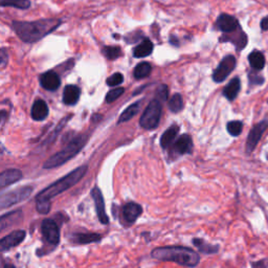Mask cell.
Here are the masks:
<instances>
[{"label": "cell", "instance_id": "obj_1", "mask_svg": "<svg viewBox=\"0 0 268 268\" xmlns=\"http://www.w3.org/2000/svg\"><path fill=\"white\" fill-rule=\"evenodd\" d=\"M61 24V19L46 18L36 21H13L11 28L24 43H36L56 31Z\"/></svg>", "mask_w": 268, "mask_h": 268}, {"label": "cell", "instance_id": "obj_2", "mask_svg": "<svg viewBox=\"0 0 268 268\" xmlns=\"http://www.w3.org/2000/svg\"><path fill=\"white\" fill-rule=\"evenodd\" d=\"M151 257L159 261L175 262L186 267H195L200 262V256L192 248L185 246H163L152 250Z\"/></svg>", "mask_w": 268, "mask_h": 268}, {"label": "cell", "instance_id": "obj_3", "mask_svg": "<svg viewBox=\"0 0 268 268\" xmlns=\"http://www.w3.org/2000/svg\"><path fill=\"white\" fill-rule=\"evenodd\" d=\"M87 170H88L87 166H81L77 168L76 170L72 171L70 174H67V175L58 179L57 181L48 185L46 189L40 192L36 196V200H50L53 197L62 194L63 192L71 189L72 186L80 182V180L86 175Z\"/></svg>", "mask_w": 268, "mask_h": 268}, {"label": "cell", "instance_id": "obj_4", "mask_svg": "<svg viewBox=\"0 0 268 268\" xmlns=\"http://www.w3.org/2000/svg\"><path fill=\"white\" fill-rule=\"evenodd\" d=\"M88 141V137L85 134H80V136L74 138L65 148H63L61 151L57 152L50 156L43 165L44 169H53L64 165L65 163L69 162L72 158H74L80 151H81L84 146L86 145Z\"/></svg>", "mask_w": 268, "mask_h": 268}, {"label": "cell", "instance_id": "obj_5", "mask_svg": "<svg viewBox=\"0 0 268 268\" xmlns=\"http://www.w3.org/2000/svg\"><path fill=\"white\" fill-rule=\"evenodd\" d=\"M163 113V102L155 98L152 100L149 105L147 106L141 119L140 124L146 130H154L158 127L160 117Z\"/></svg>", "mask_w": 268, "mask_h": 268}, {"label": "cell", "instance_id": "obj_6", "mask_svg": "<svg viewBox=\"0 0 268 268\" xmlns=\"http://www.w3.org/2000/svg\"><path fill=\"white\" fill-rule=\"evenodd\" d=\"M32 192H33V187L30 185L21 186L19 189L8 192L2 196V199H0V206H2V209H7L14 205H17L21 203V201L28 199L32 194Z\"/></svg>", "mask_w": 268, "mask_h": 268}, {"label": "cell", "instance_id": "obj_7", "mask_svg": "<svg viewBox=\"0 0 268 268\" xmlns=\"http://www.w3.org/2000/svg\"><path fill=\"white\" fill-rule=\"evenodd\" d=\"M236 65H237V60L235 56L233 55L225 56L218 64L217 69L213 73L214 82L222 83L224 80L234 72Z\"/></svg>", "mask_w": 268, "mask_h": 268}, {"label": "cell", "instance_id": "obj_8", "mask_svg": "<svg viewBox=\"0 0 268 268\" xmlns=\"http://www.w3.org/2000/svg\"><path fill=\"white\" fill-rule=\"evenodd\" d=\"M268 128V120H262V122L258 123L257 125H254L247 136L246 144H245V152L246 154H251L254 149L257 148L258 144L260 143L263 134Z\"/></svg>", "mask_w": 268, "mask_h": 268}, {"label": "cell", "instance_id": "obj_9", "mask_svg": "<svg viewBox=\"0 0 268 268\" xmlns=\"http://www.w3.org/2000/svg\"><path fill=\"white\" fill-rule=\"evenodd\" d=\"M41 232L44 239L51 245L60 243V230L58 224L52 219H44L41 224Z\"/></svg>", "mask_w": 268, "mask_h": 268}, {"label": "cell", "instance_id": "obj_10", "mask_svg": "<svg viewBox=\"0 0 268 268\" xmlns=\"http://www.w3.org/2000/svg\"><path fill=\"white\" fill-rule=\"evenodd\" d=\"M247 36L246 34L242 31V29L239 28L237 31L230 33V34H223L219 41L221 43L223 42H231L235 45L237 51H241L246 45H247Z\"/></svg>", "mask_w": 268, "mask_h": 268}, {"label": "cell", "instance_id": "obj_11", "mask_svg": "<svg viewBox=\"0 0 268 268\" xmlns=\"http://www.w3.org/2000/svg\"><path fill=\"white\" fill-rule=\"evenodd\" d=\"M216 29L223 34H230L241 28L236 17L229 14H221L216 20Z\"/></svg>", "mask_w": 268, "mask_h": 268}, {"label": "cell", "instance_id": "obj_12", "mask_svg": "<svg viewBox=\"0 0 268 268\" xmlns=\"http://www.w3.org/2000/svg\"><path fill=\"white\" fill-rule=\"evenodd\" d=\"M26 233L25 231L22 230L12 232L8 236L4 237L2 241H0V249H2V251H7L18 246L20 243L23 242Z\"/></svg>", "mask_w": 268, "mask_h": 268}, {"label": "cell", "instance_id": "obj_13", "mask_svg": "<svg viewBox=\"0 0 268 268\" xmlns=\"http://www.w3.org/2000/svg\"><path fill=\"white\" fill-rule=\"evenodd\" d=\"M91 197L95 201L96 205V211L98 214V218L102 224H108L109 223V217L107 216L106 210H105V201L103 194L98 186L93 187L91 190Z\"/></svg>", "mask_w": 268, "mask_h": 268}, {"label": "cell", "instance_id": "obj_14", "mask_svg": "<svg viewBox=\"0 0 268 268\" xmlns=\"http://www.w3.org/2000/svg\"><path fill=\"white\" fill-rule=\"evenodd\" d=\"M40 85L45 90L56 91L61 85L60 76L53 71H48L40 76Z\"/></svg>", "mask_w": 268, "mask_h": 268}, {"label": "cell", "instance_id": "obj_15", "mask_svg": "<svg viewBox=\"0 0 268 268\" xmlns=\"http://www.w3.org/2000/svg\"><path fill=\"white\" fill-rule=\"evenodd\" d=\"M143 208L136 203H128L123 207L122 214L125 221L128 224H133L138 220V218L142 215Z\"/></svg>", "mask_w": 268, "mask_h": 268}, {"label": "cell", "instance_id": "obj_16", "mask_svg": "<svg viewBox=\"0 0 268 268\" xmlns=\"http://www.w3.org/2000/svg\"><path fill=\"white\" fill-rule=\"evenodd\" d=\"M174 152L179 155L191 154L193 152V141L189 134H182L178 138L174 144Z\"/></svg>", "mask_w": 268, "mask_h": 268}, {"label": "cell", "instance_id": "obj_17", "mask_svg": "<svg viewBox=\"0 0 268 268\" xmlns=\"http://www.w3.org/2000/svg\"><path fill=\"white\" fill-rule=\"evenodd\" d=\"M23 177L22 172L18 169H9L2 173L0 175V187L5 189V187L14 184L19 181Z\"/></svg>", "mask_w": 268, "mask_h": 268}, {"label": "cell", "instance_id": "obj_18", "mask_svg": "<svg viewBox=\"0 0 268 268\" xmlns=\"http://www.w3.org/2000/svg\"><path fill=\"white\" fill-rule=\"evenodd\" d=\"M49 110H48V106L45 101L43 100H37L33 106H32V110H31V115L33 119L37 120V122H41V120H44L48 116Z\"/></svg>", "mask_w": 268, "mask_h": 268}, {"label": "cell", "instance_id": "obj_19", "mask_svg": "<svg viewBox=\"0 0 268 268\" xmlns=\"http://www.w3.org/2000/svg\"><path fill=\"white\" fill-rule=\"evenodd\" d=\"M154 45L151 40L147 37H144V39L141 40V43L137 45L133 49V56L136 58H146L150 56L153 52Z\"/></svg>", "mask_w": 268, "mask_h": 268}, {"label": "cell", "instance_id": "obj_20", "mask_svg": "<svg viewBox=\"0 0 268 268\" xmlns=\"http://www.w3.org/2000/svg\"><path fill=\"white\" fill-rule=\"evenodd\" d=\"M81 96V89L77 85H67L63 91V103L65 105H76Z\"/></svg>", "mask_w": 268, "mask_h": 268}, {"label": "cell", "instance_id": "obj_21", "mask_svg": "<svg viewBox=\"0 0 268 268\" xmlns=\"http://www.w3.org/2000/svg\"><path fill=\"white\" fill-rule=\"evenodd\" d=\"M241 89V81L239 78H234L233 80H231V82L227 84L223 91H222V95L224 98H226L229 101H234L240 92Z\"/></svg>", "mask_w": 268, "mask_h": 268}, {"label": "cell", "instance_id": "obj_22", "mask_svg": "<svg viewBox=\"0 0 268 268\" xmlns=\"http://www.w3.org/2000/svg\"><path fill=\"white\" fill-rule=\"evenodd\" d=\"M178 132H179L178 125H172L164 132L162 138H160V146H162L163 149L166 150L170 148V146L173 144L174 141H175Z\"/></svg>", "mask_w": 268, "mask_h": 268}, {"label": "cell", "instance_id": "obj_23", "mask_svg": "<svg viewBox=\"0 0 268 268\" xmlns=\"http://www.w3.org/2000/svg\"><path fill=\"white\" fill-rule=\"evenodd\" d=\"M21 218H22L21 211H14L7 214V215H3L2 218H0V230L5 231L6 229H8V227L16 223H19Z\"/></svg>", "mask_w": 268, "mask_h": 268}, {"label": "cell", "instance_id": "obj_24", "mask_svg": "<svg viewBox=\"0 0 268 268\" xmlns=\"http://www.w3.org/2000/svg\"><path fill=\"white\" fill-rule=\"evenodd\" d=\"M73 239L78 244H88L93 242H99L102 240V236L95 233H79L73 236Z\"/></svg>", "mask_w": 268, "mask_h": 268}, {"label": "cell", "instance_id": "obj_25", "mask_svg": "<svg viewBox=\"0 0 268 268\" xmlns=\"http://www.w3.org/2000/svg\"><path fill=\"white\" fill-rule=\"evenodd\" d=\"M248 62L253 71H262L265 65V57L259 50H252L248 55Z\"/></svg>", "mask_w": 268, "mask_h": 268}, {"label": "cell", "instance_id": "obj_26", "mask_svg": "<svg viewBox=\"0 0 268 268\" xmlns=\"http://www.w3.org/2000/svg\"><path fill=\"white\" fill-rule=\"evenodd\" d=\"M140 109H141V101L130 105L129 107H127V108L123 111V113L120 114V116H119V118L117 120V124H122V123L128 122V120H130L132 117H134L139 113Z\"/></svg>", "mask_w": 268, "mask_h": 268}, {"label": "cell", "instance_id": "obj_27", "mask_svg": "<svg viewBox=\"0 0 268 268\" xmlns=\"http://www.w3.org/2000/svg\"><path fill=\"white\" fill-rule=\"evenodd\" d=\"M193 244L199 249V251H201L203 253L206 254H214V253H217L219 251V246L218 245H212L204 239H199L196 238L193 240Z\"/></svg>", "mask_w": 268, "mask_h": 268}, {"label": "cell", "instance_id": "obj_28", "mask_svg": "<svg viewBox=\"0 0 268 268\" xmlns=\"http://www.w3.org/2000/svg\"><path fill=\"white\" fill-rule=\"evenodd\" d=\"M152 72V66L149 62H141L134 69L133 76L137 80H142L148 77Z\"/></svg>", "mask_w": 268, "mask_h": 268}, {"label": "cell", "instance_id": "obj_29", "mask_svg": "<svg viewBox=\"0 0 268 268\" xmlns=\"http://www.w3.org/2000/svg\"><path fill=\"white\" fill-rule=\"evenodd\" d=\"M30 0H0V6L2 8L12 7L19 10H26L31 7Z\"/></svg>", "mask_w": 268, "mask_h": 268}, {"label": "cell", "instance_id": "obj_30", "mask_svg": "<svg viewBox=\"0 0 268 268\" xmlns=\"http://www.w3.org/2000/svg\"><path fill=\"white\" fill-rule=\"evenodd\" d=\"M169 106V109L174 112V113H178L183 109V99L181 97V95L179 93H175L170 100L168 103Z\"/></svg>", "mask_w": 268, "mask_h": 268}, {"label": "cell", "instance_id": "obj_31", "mask_svg": "<svg viewBox=\"0 0 268 268\" xmlns=\"http://www.w3.org/2000/svg\"><path fill=\"white\" fill-rule=\"evenodd\" d=\"M103 55L108 60H115L122 56V48L120 46H104L102 48Z\"/></svg>", "mask_w": 268, "mask_h": 268}, {"label": "cell", "instance_id": "obj_32", "mask_svg": "<svg viewBox=\"0 0 268 268\" xmlns=\"http://www.w3.org/2000/svg\"><path fill=\"white\" fill-rule=\"evenodd\" d=\"M226 130L232 137H239L240 134L242 133L243 123L241 122V120H231V122H229L226 125Z\"/></svg>", "mask_w": 268, "mask_h": 268}, {"label": "cell", "instance_id": "obj_33", "mask_svg": "<svg viewBox=\"0 0 268 268\" xmlns=\"http://www.w3.org/2000/svg\"><path fill=\"white\" fill-rule=\"evenodd\" d=\"M72 116L73 115H69V116H65L64 118H62L61 120H60V123L58 124V126H57V128L55 129V131H53L51 134H50V136L48 137V139L46 140V142H45V144H48V143H52L53 141H55L56 140V138H57V134L63 129V127L67 124V122H69V120L72 118Z\"/></svg>", "mask_w": 268, "mask_h": 268}, {"label": "cell", "instance_id": "obj_34", "mask_svg": "<svg viewBox=\"0 0 268 268\" xmlns=\"http://www.w3.org/2000/svg\"><path fill=\"white\" fill-rule=\"evenodd\" d=\"M125 91V89L123 87H116L114 89H111L108 93L106 95V98H105V101L106 103H113L115 100H117L120 96L123 95Z\"/></svg>", "mask_w": 268, "mask_h": 268}, {"label": "cell", "instance_id": "obj_35", "mask_svg": "<svg viewBox=\"0 0 268 268\" xmlns=\"http://www.w3.org/2000/svg\"><path fill=\"white\" fill-rule=\"evenodd\" d=\"M123 82H124V76L120 73H115L111 77H109L108 79L106 80V84L108 85V86H110V87L118 86L119 84H122Z\"/></svg>", "mask_w": 268, "mask_h": 268}, {"label": "cell", "instance_id": "obj_36", "mask_svg": "<svg viewBox=\"0 0 268 268\" xmlns=\"http://www.w3.org/2000/svg\"><path fill=\"white\" fill-rule=\"evenodd\" d=\"M37 201V211L38 213L42 214V215H46V214L49 213L51 209V204L50 200H36Z\"/></svg>", "mask_w": 268, "mask_h": 268}, {"label": "cell", "instance_id": "obj_37", "mask_svg": "<svg viewBox=\"0 0 268 268\" xmlns=\"http://www.w3.org/2000/svg\"><path fill=\"white\" fill-rule=\"evenodd\" d=\"M257 71H254V72H249L248 73V80H249V84L250 85H262L264 83V78L257 74L256 73Z\"/></svg>", "mask_w": 268, "mask_h": 268}, {"label": "cell", "instance_id": "obj_38", "mask_svg": "<svg viewBox=\"0 0 268 268\" xmlns=\"http://www.w3.org/2000/svg\"><path fill=\"white\" fill-rule=\"evenodd\" d=\"M156 98L159 99L162 102H165L168 100V96H169V88L167 85L163 84L160 85L157 90H156Z\"/></svg>", "mask_w": 268, "mask_h": 268}, {"label": "cell", "instance_id": "obj_39", "mask_svg": "<svg viewBox=\"0 0 268 268\" xmlns=\"http://www.w3.org/2000/svg\"><path fill=\"white\" fill-rule=\"evenodd\" d=\"M251 268H268V260H260L251 263Z\"/></svg>", "mask_w": 268, "mask_h": 268}, {"label": "cell", "instance_id": "obj_40", "mask_svg": "<svg viewBox=\"0 0 268 268\" xmlns=\"http://www.w3.org/2000/svg\"><path fill=\"white\" fill-rule=\"evenodd\" d=\"M8 59H9V55L7 53V49L3 48L2 49V69H5L6 67Z\"/></svg>", "mask_w": 268, "mask_h": 268}, {"label": "cell", "instance_id": "obj_41", "mask_svg": "<svg viewBox=\"0 0 268 268\" xmlns=\"http://www.w3.org/2000/svg\"><path fill=\"white\" fill-rule=\"evenodd\" d=\"M261 29L262 31H268V16L264 17L262 20H261Z\"/></svg>", "mask_w": 268, "mask_h": 268}, {"label": "cell", "instance_id": "obj_42", "mask_svg": "<svg viewBox=\"0 0 268 268\" xmlns=\"http://www.w3.org/2000/svg\"><path fill=\"white\" fill-rule=\"evenodd\" d=\"M170 43L175 45V46H179V43H178V39L175 37V36H171L170 37Z\"/></svg>", "mask_w": 268, "mask_h": 268}, {"label": "cell", "instance_id": "obj_43", "mask_svg": "<svg viewBox=\"0 0 268 268\" xmlns=\"http://www.w3.org/2000/svg\"><path fill=\"white\" fill-rule=\"evenodd\" d=\"M4 268H16V267H15L14 265H13V264H9V263H8V264L5 265Z\"/></svg>", "mask_w": 268, "mask_h": 268}]
</instances>
